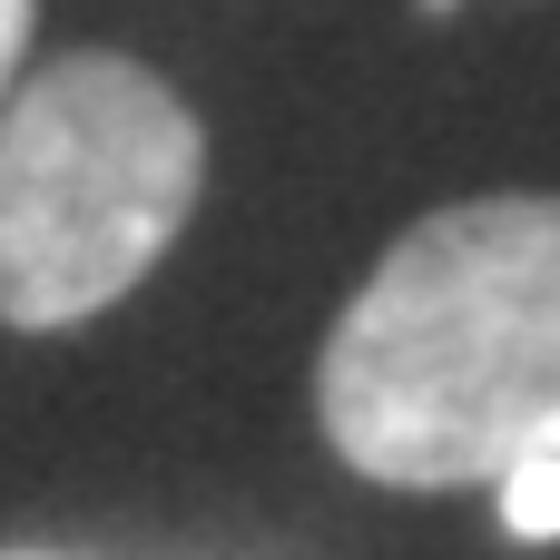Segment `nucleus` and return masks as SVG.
Segmentation results:
<instances>
[{"mask_svg": "<svg viewBox=\"0 0 560 560\" xmlns=\"http://www.w3.org/2000/svg\"><path fill=\"white\" fill-rule=\"evenodd\" d=\"M0 560H49V551H0Z\"/></svg>", "mask_w": 560, "mask_h": 560, "instance_id": "obj_5", "label": "nucleus"}, {"mask_svg": "<svg viewBox=\"0 0 560 560\" xmlns=\"http://www.w3.org/2000/svg\"><path fill=\"white\" fill-rule=\"evenodd\" d=\"M315 423L394 492H463L560 453V197L413 217L325 335Z\"/></svg>", "mask_w": 560, "mask_h": 560, "instance_id": "obj_1", "label": "nucleus"}, {"mask_svg": "<svg viewBox=\"0 0 560 560\" xmlns=\"http://www.w3.org/2000/svg\"><path fill=\"white\" fill-rule=\"evenodd\" d=\"M30 49V0H0V98H10V69Z\"/></svg>", "mask_w": 560, "mask_h": 560, "instance_id": "obj_4", "label": "nucleus"}, {"mask_svg": "<svg viewBox=\"0 0 560 560\" xmlns=\"http://www.w3.org/2000/svg\"><path fill=\"white\" fill-rule=\"evenodd\" d=\"M207 187L197 108L118 59L69 49L0 98V325L59 335L108 315Z\"/></svg>", "mask_w": 560, "mask_h": 560, "instance_id": "obj_2", "label": "nucleus"}, {"mask_svg": "<svg viewBox=\"0 0 560 560\" xmlns=\"http://www.w3.org/2000/svg\"><path fill=\"white\" fill-rule=\"evenodd\" d=\"M492 492L512 541H560V453H522L512 472H492Z\"/></svg>", "mask_w": 560, "mask_h": 560, "instance_id": "obj_3", "label": "nucleus"}]
</instances>
